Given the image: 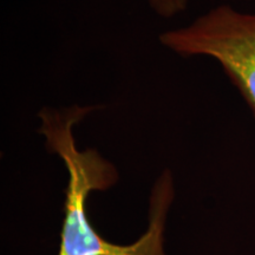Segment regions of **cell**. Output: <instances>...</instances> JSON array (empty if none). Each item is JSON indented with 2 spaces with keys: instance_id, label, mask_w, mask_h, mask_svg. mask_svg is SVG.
Instances as JSON below:
<instances>
[{
  "instance_id": "cell-2",
  "label": "cell",
  "mask_w": 255,
  "mask_h": 255,
  "mask_svg": "<svg viewBox=\"0 0 255 255\" xmlns=\"http://www.w3.org/2000/svg\"><path fill=\"white\" fill-rule=\"evenodd\" d=\"M159 40L181 56L215 59L255 115V13L221 5L186 27L164 32Z\"/></svg>"
},
{
  "instance_id": "cell-3",
  "label": "cell",
  "mask_w": 255,
  "mask_h": 255,
  "mask_svg": "<svg viewBox=\"0 0 255 255\" xmlns=\"http://www.w3.org/2000/svg\"><path fill=\"white\" fill-rule=\"evenodd\" d=\"M149 5L159 15L170 18L187 7V0H148Z\"/></svg>"
},
{
  "instance_id": "cell-1",
  "label": "cell",
  "mask_w": 255,
  "mask_h": 255,
  "mask_svg": "<svg viewBox=\"0 0 255 255\" xmlns=\"http://www.w3.org/2000/svg\"><path fill=\"white\" fill-rule=\"evenodd\" d=\"M94 108L40 110V132L47 148L63 159L69 173L65 190L64 221L58 255H165L163 232L167 213L174 199L173 177L165 170L151 193L148 231L129 246H119L104 240L95 231L87 215V200L92 190H105L116 183L119 174L110 162L95 149L78 150L73 126Z\"/></svg>"
}]
</instances>
